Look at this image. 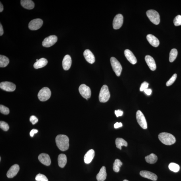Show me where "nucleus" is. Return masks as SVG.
Instances as JSON below:
<instances>
[{
    "label": "nucleus",
    "instance_id": "obj_1",
    "mask_svg": "<svg viewBox=\"0 0 181 181\" xmlns=\"http://www.w3.org/2000/svg\"><path fill=\"white\" fill-rule=\"evenodd\" d=\"M57 146L61 151H64L68 150L69 147L68 138L64 135H59L56 139Z\"/></svg>",
    "mask_w": 181,
    "mask_h": 181
},
{
    "label": "nucleus",
    "instance_id": "obj_2",
    "mask_svg": "<svg viewBox=\"0 0 181 181\" xmlns=\"http://www.w3.org/2000/svg\"><path fill=\"white\" fill-rule=\"evenodd\" d=\"M159 139L163 144L166 145H171L175 143V137L172 134L167 133H162L158 135Z\"/></svg>",
    "mask_w": 181,
    "mask_h": 181
},
{
    "label": "nucleus",
    "instance_id": "obj_3",
    "mask_svg": "<svg viewBox=\"0 0 181 181\" xmlns=\"http://www.w3.org/2000/svg\"><path fill=\"white\" fill-rule=\"evenodd\" d=\"M110 98L108 87L106 85H104L102 87L99 94V100L100 102L105 103L108 101Z\"/></svg>",
    "mask_w": 181,
    "mask_h": 181
},
{
    "label": "nucleus",
    "instance_id": "obj_4",
    "mask_svg": "<svg viewBox=\"0 0 181 181\" xmlns=\"http://www.w3.org/2000/svg\"><path fill=\"white\" fill-rule=\"evenodd\" d=\"M147 17L152 23L157 25L160 22V17L158 12L153 9L148 10L146 12Z\"/></svg>",
    "mask_w": 181,
    "mask_h": 181
},
{
    "label": "nucleus",
    "instance_id": "obj_5",
    "mask_svg": "<svg viewBox=\"0 0 181 181\" xmlns=\"http://www.w3.org/2000/svg\"><path fill=\"white\" fill-rule=\"evenodd\" d=\"M51 92L47 87H44L41 90L38 95V99L41 101H45L50 98Z\"/></svg>",
    "mask_w": 181,
    "mask_h": 181
},
{
    "label": "nucleus",
    "instance_id": "obj_6",
    "mask_svg": "<svg viewBox=\"0 0 181 181\" xmlns=\"http://www.w3.org/2000/svg\"><path fill=\"white\" fill-rule=\"evenodd\" d=\"M110 62L113 70L118 77L120 76L122 71L121 65L116 58L112 57L110 58Z\"/></svg>",
    "mask_w": 181,
    "mask_h": 181
},
{
    "label": "nucleus",
    "instance_id": "obj_7",
    "mask_svg": "<svg viewBox=\"0 0 181 181\" xmlns=\"http://www.w3.org/2000/svg\"><path fill=\"white\" fill-rule=\"evenodd\" d=\"M79 91L82 96L88 100L91 96V90L90 88L86 85H81L79 87Z\"/></svg>",
    "mask_w": 181,
    "mask_h": 181
},
{
    "label": "nucleus",
    "instance_id": "obj_8",
    "mask_svg": "<svg viewBox=\"0 0 181 181\" xmlns=\"http://www.w3.org/2000/svg\"><path fill=\"white\" fill-rule=\"evenodd\" d=\"M136 119L139 125L144 129L147 128V121L143 113L140 110H138L136 113Z\"/></svg>",
    "mask_w": 181,
    "mask_h": 181
},
{
    "label": "nucleus",
    "instance_id": "obj_9",
    "mask_svg": "<svg viewBox=\"0 0 181 181\" xmlns=\"http://www.w3.org/2000/svg\"><path fill=\"white\" fill-rule=\"evenodd\" d=\"M58 41L57 37L51 35L46 38L42 42V45L45 47H49L56 43Z\"/></svg>",
    "mask_w": 181,
    "mask_h": 181
},
{
    "label": "nucleus",
    "instance_id": "obj_10",
    "mask_svg": "<svg viewBox=\"0 0 181 181\" xmlns=\"http://www.w3.org/2000/svg\"><path fill=\"white\" fill-rule=\"evenodd\" d=\"M43 24L42 20L40 19H34L31 21L28 25L29 29L32 30H36L41 27Z\"/></svg>",
    "mask_w": 181,
    "mask_h": 181
},
{
    "label": "nucleus",
    "instance_id": "obj_11",
    "mask_svg": "<svg viewBox=\"0 0 181 181\" xmlns=\"http://www.w3.org/2000/svg\"><path fill=\"white\" fill-rule=\"evenodd\" d=\"M123 18L121 14H117L113 19V26L114 29L115 30L120 29L123 23Z\"/></svg>",
    "mask_w": 181,
    "mask_h": 181
},
{
    "label": "nucleus",
    "instance_id": "obj_12",
    "mask_svg": "<svg viewBox=\"0 0 181 181\" xmlns=\"http://www.w3.org/2000/svg\"><path fill=\"white\" fill-rule=\"evenodd\" d=\"M0 88L7 92H13L15 90L16 85L11 82H2L0 84Z\"/></svg>",
    "mask_w": 181,
    "mask_h": 181
},
{
    "label": "nucleus",
    "instance_id": "obj_13",
    "mask_svg": "<svg viewBox=\"0 0 181 181\" xmlns=\"http://www.w3.org/2000/svg\"><path fill=\"white\" fill-rule=\"evenodd\" d=\"M20 167L18 164H15L12 166L7 173V178H12L15 176L19 172Z\"/></svg>",
    "mask_w": 181,
    "mask_h": 181
},
{
    "label": "nucleus",
    "instance_id": "obj_14",
    "mask_svg": "<svg viewBox=\"0 0 181 181\" xmlns=\"http://www.w3.org/2000/svg\"><path fill=\"white\" fill-rule=\"evenodd\" d=\"M38 159L41 163L46 166H49L51 161L49 155L46 153H41L38 156Z\"/></svg>",
    "mask_w": 181,
    "mask_h": 181
},
{
    "label": "nucleus",
    "instance_id": "obj_15",
    "mask_svg": "<svg viewBox=\"0 0 181 181\" xmlns=\"http://www.w3.org/2000/svg\"><path fill=\"white\" fill-rule=\"evenodd\" d=\"M140 176L149 179L153 181H156L157 179V176L155 174L147 171H142L140 172Z\"/></svg>",
    "mask_w": 181,
    "mask_h": 181
},
{
    "label": "nucleus",
    "instance_id": "obj_16",
    "mask_svg": "<svg viewBox=\"0 0 181 181\" xmlns=\"http://www.w3.org/2000/svg\"><path fill=\"white\" fill-rule=\"evenodd\" d=\"M125 55L126 58L131 64H135L137 63V59L131 50L126 49L125 51Z\"/></svg>",
    "mask_w": 181,
    "mask_h": 181
},
{
    "label": "nucleus",
    "instance_id": "obj_17",
    "mask_svg": "<svg viewBox=\"0 0 181 181\" xmlns=\"http://www.w3.org/2000/svg\"><path fill=\"white\" fill-rule=\"evenodd\" d=\"M72 61L71 57L68 55H66L64 57L62 61L63 68L66 71L68 70L72 65Z\"/></svg>",
    "mask_w": 181,
    "mask_h": 181
},
{
    "label": "nucleus",
    "instance_id": "obj_18",
    "mask_svg": "<svg viewBox=\"0 0 181 181\" xmlns=\"http://www.w3.org/2000/svg\"><path fill=\"white\" fill-rule=\"evenodd\" d=\"M85 59L87 62L93 64L95 62V58L94 55L90 50L86 49L83 53Z\"/></svg>",
    "mask_w": 181,
    "mask_h": 181
},
{
    "label": "nucleus",
    "instance_id": "obj_19",
    "mask_svg": "<svg viewBox=\"0 0 181 181\" xmlns=\"http://www.w3.org/2000/svg\"><path fill=\"white\" fill-rule=\"evenodd\" d=\"M145 60L150 70L154 71L156 70V66L155 61L152 56L149 55L146 56Z\"/></svg>",
    "mask_w": 181,
    "mask_h": 181
},
{
    "label": "nucleus",
    "instance_id": "obj_20",
    "mask_svg": "<svg viewBox=\"0 0 181 181\" xmlns=\"http://www.w3.org/2000/svg\"><path fill=\"white\" fill-rule=\"evenodd\" d=\"M147 40L149 43L154 47H157L159 45V41L155 36L152 34H148L147 36Z\"/></svg>",
    "mask_w": 181,
    "mask_h": 181
},
{
    "label": "nucleus",
    "instance_id": "obj_21",
    "mask_svg": "<svg viewBox=\"0 0 181 181\" xmlns=\"http://www.w3.org/2000/svg\"><path fill=\"white\" fill-rule=\"evenodd\" d=\"M95 156V151L93 149L89 150L85 154L84 161L85 163L89 164L92 161Z\"/></svg>",
    "mask_w": 181,
    "mask_h": 181
},
{
    "label": "nucleus",
    "instance_id": "obj_22",
    "mask_svg": "<svg viewBox=\"0 0 181 181\" xmlns=\"http://www.w3.org/2000/svg\"><path fill=\"white\" fill-rule=\"evenodd\" d=\"M107 173L106 168L105 166H103L101 168L99 173L97 174L96 176V179L98 181H104L106 178Z\"/></svg>",
    "mask_w": 181,
    "mask_h": 181
},
{
    "label": "nucleus",
    "instance_id": "obj_23",
    "mask_svg": "<svg viewBox=\"0 0 181 181\" xmlns=\"http://www.w3.org/2000/svg\"><path fill=\"white\" fill-rule=\"evenodd\" d=\"M21 3L22 7L27 9H32L34 7V3L31 0H21Z\"/></svg>",
    "mask_w": 181,
    "mask_h": 181
},
{
    "label": "nucleus",
    "instance_id": "obj_24",
    "mask_svg": "<svg viewBox=\"0 0 181 181\" xmlns=\"http://www.w3.org/2000/svg\"><path fill=\"white\" fill-rule=\"evenodd\" d=\"M47 63V60L45 58H40L35 63L34 67L35 69L41 68L45 66Z\"/></svg>",
    "mask_w": 181,
    "mask_h": 181
},
{
    "label": "nucleus",
    "instance_id": "obj_25",
    "mask_svg": "<svg viewBox=\"0 0 181 181\" xmlns=\"http://www.w3.org/2000/svg\"><path fill=\"white\" fill-rule=\"evenodd\" d=\"M58 165L60 167L62 168L64 167L67 163L66 156L63 154L59 155L58 158Z\"/></svg>",
    "mask_w": 181,
    "mask_h": 181
},
{
    "label": "nucleus",
    "instance_id": "obj_26",
    "mask_svg": "<svg viewBox=\"0 0 181 181\" xmlns=\"http://www.w3.org/2000/svg\"><path fill=\"white\" fill-rule=\"evenodd\" d=\"M145 159L146 161L148 163L153 164L155 163L157 161L158 157L155 154L152 153L150 155L146 156Z\"/></svg>",
    "mask_w": 181,
    "mask_h": 181
},
{
    "label": "nucleus",
    "instance_id": "obj_27",
    "mask_svg": "<svg viewBox=\"0 0 181 181\" xmlns=\"http://www.w3.org/2000/svg\"><path fill=\"white\" fill-rule=\"evenodd\" d=\"M115 144L117 147L119 149H121V147L125 146L127 147L128 145L127 142L125 140L121 138H117L115 140Z\"/></svg>",
    "mask_w": 181,
    "mask_h": 181
},
{
    "label": "nucleus",
    "instance_id": "obj_28",
    "mask_svg": "<svg viewBox=\"0 0 181 181\" xmlns=\"http://www.w3.org/2000/svg\"><path fill=\"white\" fill-rule=\"evenodd\" d=\"M9 59L7 57L4 56H0V67L4 68L7 66L9 64Z\"/></svg>",
    "mask_w": 181,
    "mask_h": 181
},
{
    "label": "nucleus",
    "instance_id": "obj_29",
    "mask_svg": "<svg viewBox=\"0 0 181 181\" xmlns=\"http://www.w3.org/2000/svg\"><path fill=\"white\" fill-rule=\"evenodd\" d=\"M123 165L121 161L119 159H116L114 163L113 166V170L114 171L116 172H118L119 171L120 168Z\"/></svg>",
    "mask_w": 181,
    "mask_h": 181
},
{
    "label": "nucleus",
    "instance_id": "obj_30",
    "mask_svg": "<svg viewBox=\"0 0 181 181\" xmlns=\"http://www.w3.org/2000/svg\"><path fill=\"white\" fill-rule=\"evenodd\" d=\"M178 52L176 49H173L170 53L169 54V61L171 62H174L177 56Z\"/></svg>",
    "mask_w": 181,
    "mask_h": 181
},
{
    "label": "nucleus",
    "instance_id": "obj_31",
    "mask_svg": "<svg viewBox=\"0 0 181 181\" xmlns=\"http://www.w3.org/2000/svg\"><path fill=\"white\" fill-rule=\"evenodd\" d=\"M169 169L174 172H178L180 170V166L178 164L174 163H171L168 166Z\"/></svg>",
    "mask_w": 181,
    "mask_h": 181
},
{
    "label": "nucleus",
    "instance_id": "obj_32",
    "mask_svg": "<svg viewBox=\"0 0 181 181\" xmlns=\"http://www.w3.org/2000/svg\"><path fill=\"white\" fill-rule=\"evenodd\" d=\"M35 179L38 181H48L47 178L45 176L40 174L36 176Z\"/></svg>",
    "mask_w": 181,
    "mask_h": 181
},
{
    "label": "nucleus",
    "instance_id": "obj_33",
    "mask_svg": "<svg viewBox=\"0 0 181 181\" xmlns=\"http://www.w3.org/2000/svg\"><path fill=\"white\" fill-rule=\"evenodd\" d=\"M0 111L1 113L5 115H8L9 113V108L2 105H0Z\"/></svg>",
    "mask_w": 181,
    "mask_h": 181
},
{
    "label": "nucleus",
    "instance_id": "obj_34",
    "mask_svg": "<svg viewBox=\"0 0 181 181\" xmlns=\"http://www.w3.org/2000/svg\"><path fill=\"white\" fill-rule=\"evenodd\" d=\"M177 77V75L176 74H174L171 78L166 83V85L167 86H169L172 85L175 81Z\"/></svg>",
    "mask_w": 181,
    "mask_h": 181
},
{
    "label": "nucleus",
    "instance_id": "obj_35",
    "mask_svg": "<svg viewBox=\"0 0 181 181\" xmlns=\"http://www.w3.org/2000/svg\"><path fill=\"white\" fill-rule=\"evenodd\" d=\"M0 127L3 131H7L9 129V127L8 124L5 122L1 121L0 122Z\"/></svg>",
    "mask_w": 181,
    "mask_h": 181
},
{
    "label": "nucleus",
    "instance_id": "obj_36",
    "mask_svg": "<svg viewBox=\"0 0 181 181\" xmlns=\"http://www.w3.org/2000/svg\"><path fill=\"white\" fill-rule=\"evenodd\" d=\"M174 23L175 26H178L181 25V16L178 15L174 18Z\"/></svg>",
    "mask_w": 181,
    "mask_h": 181
},
{
    "label": "nucleus",
    "instance_id": "obj_37",
    "mask_svg": "<svg viewBox=\"0 0 181 181\" xmlns=\"http://www.w3.org/2000/svg\"><path fill=\"white\" fill-rule=\"evenodd\" d=\"M148 86H149V84L146 82H144L142 83L141 87L140 88V91H143L145 90L146 89H148Z\"/></svg>",
    "mask_w": 181,
    "mask_h": 181
},
{
    "label": "nucleus",
    "instance_id": "obj_38",
    "mask_svg": "<svg viewBox=\"0 0 181 181\" xmlns=\"http://www.w3.org/2000/svg\"><path fill=\"white\" fill-rule=\"evenodd\" d=\"M30 121L32 123L33 125H35L38 121V119L34 115H32L30 117Z\"/></svg>",
    "mask_w": 181,
    "mask_h": 181
},
{
    "label": "nucleus",
    "instance_id": "obj_39",
    "mask_svg": "<svg viewBox=\"0 0 181 181\" xmlns=\"http://www.w3.org/2000/svg\"><path fill=\"white\" fill-rule=\"evenodd\" d=\"M115 113L117 117L122 116L123 114V112L121 110H118L115 111Z\"/></svg>",
    "mask_w": 181,
    "mask_h": 181
},
{
    "label": "nucleus",
    "instance_id": "obj_40",
    "mask_svg": "<svg viewBox=\"0 0 181 181\" xmlns=\"http://www.w3.org/2000/svg\"><path fill=\"white\" fill-rule=\"evenodd\" d=\"M123 126V124L121 123H116L114 125V127L115 129H117L119 127H120Z\"/></svg>",
    "mask_w": 181,
    "mask_h": 181
},
{
    "label": "nucleus",
    "instance_id": "obj_41",
    "mask_svg": "<svg viewBox=\"0 0 181 181\" xmlns=\"http://www.w3.org/2000/svg\"><path fill=\"white\" fill-rule=\"evenodd\" d=\"M144 92L147 95L149 96L151 95L152 92V91L151 89H146L144 91Z\"/></svg>",
    "mask_w": 181,
    "mask_h": 181
},
{
    "label": "nucleus",
    "instance_id": "obj_42",
    "mask_svg": "<svg viewBox=\"0 0 181 181\" xmlns=\"http://www.w3.org/2000/svg\"><path fill=\"white\" fill-rule=\"evenodd\" d=\"M38 131L36 129H33L30 132V135L31 137H33L34 135V134L37 133Z\"/></svg>",
    "mask_w": 181,
    "mask_h": 181
},
{
    "label": "nucleus",
    "instance_id": "obj_43",
    "mask_svg": "<svg viewBox=\"0 0 181 181\" xmlns=\"http://www.w3.org/2000/svg\"><path fill=\"white\" fill-rule=\"evenodd\" d=\"M3 26L1 24H0V36H1L3 34Z\"/></svg>",
    "mask_w": 181,
    "mask_h": 181
},
{
    "label": "nucleus",
    "instance_id": "obj_44",
    "mask_svg": "<svg viewBox=\"0 0 181 181\" xmlns=\"http://www.w3.org/2000/svg\"><path fill=\"white\" fill-rule=\"evenodd\" d=\"M1 5H0V12L1 13L3 11V7L2 4L1 3Z\"/></svg>",
    "mask_w": 181,
    "mask_h": 181
},
{
    "label": "nucleus",
    "instance_id": "obj_45",
    "mask_svg": "<svg viewBox=\"0 0 181 181\" xmlns=\"http://www.w3.org/2000/svg\"><path fill=\"white\" fill-rule=\"evenodd\" d=\"M123 181H129L127 180H123Z\"/></svg>",
    "mask_w": 181,
    "mask_h": 181
}]
</instances>
